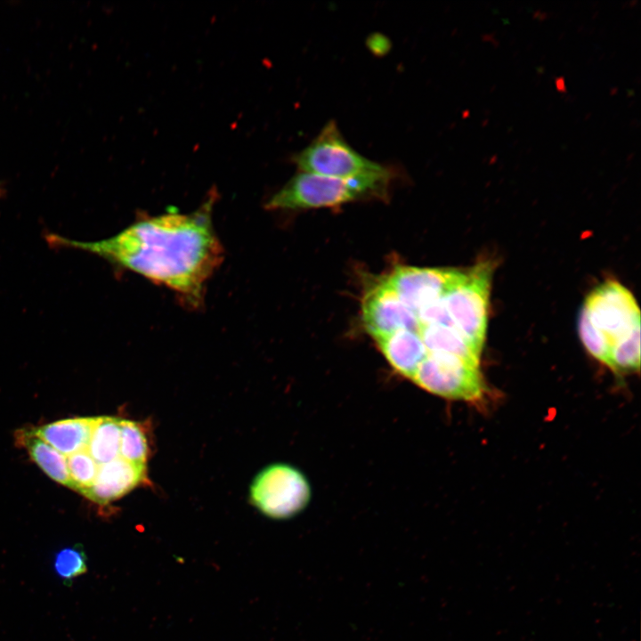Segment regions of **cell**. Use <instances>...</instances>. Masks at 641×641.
<instances>
[{
  "label": "cell",
  "mask_w": 641,
  "mask_h": 641,
  "mask_svg": "<svg viewBox=\"0 0 641 641\" xmlns=\"http://www.w3.org/2000/svg\"><path fill=\"white\" fill-rule=\"evenodd\" d=\"M582 308L593 324L606 336L611 346L640 324V311L635 297L615 280H607L594 288Z\"/></svg>",
  "instance_id": "cell-8"
},
{
  "label": "cell",
  "mask_w": 641,
  "mask_h": 641,
  "mask_svg": "<svg viewBox=\"0 0 641 641\" xmlns=\"http://www.w3.org/2000/svg\"><path fill=\"white\" fill-rule=\"evenodd\" d=\"M213 188L194 212L142 215L118 233L97 241H77L49 234L52 244L96 255L171 289L187 307L204 301L206 285L223 260L212 211L217 199Z\"/></svg>",
  "instance_id": "cell-1"
},
{
  "label": "cell",
  "mask_w": 641,
  "mask_h": 641,
  "mask_svg": "<svg viewBox=\"0 0 641 641\" xmlns=\"http://www.w3.org/2000/svg\"><path fill=\"white\" fill-rule=\"evenodd\" d=\"M375 341L390 366L407 378L413 377L428 354L418 330L402 329Z\"/></svg>",
  "instance_id": "cell-11"
},
{
  "label": "cell",
  "mask_w": 641,
  "mask_h": 641,
  "mask_svg": "<svg viewBox=\"0 0 641 641\" xmlns=\"http://www.w3.org/2000/svg\"><path fill=\"white\" fill-rule=\"evenodd\" d=\"M579 333L588 352L601 362L608 365L611 344L606 336L588 318L582 308L579 318Z\"/></svg>",
  "instance_id": "cell-18"
},
{
  "label": "cell",
  "mask_w": 641,
  "mask_h": 641,
  "mask_svg": "<svg viewBox=\"0 0 641 641\" xmlns=\"http://www.w3.org/2000/svg\"><path fill=\"white\" fill-rule=\"evenodd\" d=\"M494 264L483 261L466 272L465 279L443 298L454 328L482 353Z\"/></svg>",
  "instance_id": "cell-4"
},
{
  "label": "cell",
  "mask_w": 641,
  "mask_h": 641,
  "mask_svg": "<svg viewBox=\"0 0 641 641\" xmlns=\"http://www.w3.org/2000/svg\"><path fill=\"white\" fill-rule=\"evenodd\" d=\"M54 569L61 578L71 580L86 572L85 556L77 548H63L55 556Z\"/></svg>",
  "instance_id": "cell-20"
},
{
  "label": "cell",
  "mask_w": 641,
  "mask_h": 641,
  "mask_svg": "<svg viewBox=\"0 0 641 641\" xmlns=\"http://www.w3.org/2000/svg\"><path fill=\"white\" fill-rule=\"evenodd\" d=\"M292 162L300 172L351 179L385 171L389 166L360 154L345 139L335 121L328 122Z\"/></svg>",
  "instance_id": "cell-3"
},
{
  "label": "cell",
  "mask_w": 641,
  "mask_h": 641,
  "mask_svg": "<svg viewBox=\"0 0 641 641\" xmlns=\"http://www.w3.org/2000/svg\"><path fill=\"white\" fill-rule=\"evenodd\" d=\"M150 447L141 423L120 419L119 457L135 464L146 465Z\"/></svg>",
  "instance_id": "cell-17"
},
{
  "label": "cell",
  "mask_w": 641,
  "mask_h": 641,
  "mask_svg": "<svg viewBox=\"0 0 641 641\" xmlns=\"http://www.w3.org/2000/svg\"><path fill=\"white\" fill-rule=\"evenodd\" d=\"M67 466L72 483L71 489L80 493L92 485L99 467L87 450L68 456Z\"/></svg>",
  "instance_id": "cell-19"
},
{
  "label": "cell",
  "mask_w": 641,
  "mask_h": 641,
  "mask_svg": "<svg viewBox=\"0 0 641 641\" xmlns=\"http://www.w3.org/2000/svg\"><path fill=\"white\" fill-rule=\"evenodd\" d=\"M395 170L344 179L300 172L274 193L265 204L269 210H299L337 207L345 203L385 199Z\"/></svg>",
  "instance_id": "cell-2"
},
{
  "label": "cell",
  "mask_w": 641,
  "mask_h": 641,
  "mask_svg": "<svg viewBox=\"0 0 641 641\" xmlns=\"http://www.w3.org/2000/svg\"><path fill=\"white\" fill-rule=\"evenodd\" d=\"M312 498L306 476L286 463L264 467L250 486V499L264 515L272 519H288L302 512Z\"/></svg>",
  "instance_id": "cell-5"
},
{
  "label": "cell",
  "mask_w": 641,
  "mask_h": 641,
  "mask_svg": "<svg viewBox=\"0 0 641 641\" xmlns=\"http://www.w3.org/2000/svg\"><path fill=\"white\" fill-rule=\"evenodd\" d=\"M120 418L98 417L87 451L98 465L119 457Z\"/></svg>",
  "instance_id": "cell-15"
},
{
  "label": "cell",
  "mask_w": 641,
  "mask_h": 641,
  "mask_svg": "<svg viewBox=\"0 0 641 641\" xmlns=\"http://www.w3.org/2000/svg\"><path fill=\"white\" fill-rule=\"evenodd\" d=\"M428 353L450 354L479 366V353L455 328L422 325L418 329Z\"/></svg>",
  "instance_id": "cell-14"
},
{
  "label": "cell",
  "mask_w": 641,
  "mask_h": 641,
  "mask_svg": "<svg viewBox=\"0 0 641 641\" xmlns=\"http://www.w3.org/2000/svg\"><path fill=\"white\" fill-rule=\"evenodd\" d=\"M411 380L446 399L477 401L485 393L479 366L450 354L428 353Z\"/></svg>",
  "instance_id": "cell-6"
},
{
  "label": "cell",
  "mask_w": 641,
  "mask_h": 641,
  "mask_svg": "<svg viewBox=\"0 0 641 641\" xmlns=\"http://www.w3.org/2000/svg\"><path fill=\"white\" fill-rule=\"evenodd\" d=\"M465 277L466 272L455 269L399 265L384 279L417 315L423 308L442 299Z\"/></svg>",
  "instance_id": "cell-7"
},
{
  "label": "cell",
  "mask_w": 641,
  "mask_h": 641,
  "mask_svg": "<svg viewBox=\"0 0 641 641\" xmlns=\"http://www.w3.org/2000/svg\"><path fill=\"white\" fill-rule=\"evenodd\" d=\"M608 366L619 372L639 370L640 324L612 345Z\"/></svg>",
  "instance_id": "cell-16"
},
{
  "label": "cell",
  "mask_w": 641,
  "mask_h": 641,
  "mask_svg": "<svg viewBox=\"0 0 641 641\" xmlns=\"http://www.w3.org/2000/svg\"><path fill=\"white\" fill-rule=\"evenodd\" d=\"M98 417L74 418L31 428L40 439L65 456L87 450Z\"/></svg>",
  "instance_id": "cell-12"
},
{
  "label": "cell",
  "mask_w": 641,
  "mask_h": 641,
  "mask_svg": "<svg viewBox=\"0 0 641 641\" xmlns=\"http://www.w3.org/2000/svg\"><path fill=\"white\" fill-rule=\"evenodd\" d=\"M146 465L129 462L121 457L99 465L92 485L83 491L87 499L105 505L125 496L147 479Z\"/></svg>",
  "instance_id": "cell-10"
},
{
  "label": "cell",
  "mask_w": 641,
  "mask_h": 641,
  "mask_svg": "<svg viewBox=\"0 0 641 641\" xmlns=\"http://www.w3.org/2000/svg\"><path fill=\"white\" fill-rule=\"evenodd\" d=\"M556 89L561 93H566V85L564 77H557L555 79Z\"/></svg>",
  "instance_id": "cell-21"
},
{
  "label": "cell",
  "mask_w": 641,
  "mask_h": 641,
  "mask_svg": "<svg viewBox=\"0 0 641 641\" xmlns=\"http://www.w3.org/2000/svg\"><path fill=\"white\" fill-rule=\"evenodd\" d=\"M16 442L26 449L31 459L53 480L72 488L67 457L37 437L30 429L15 433Z\"/></svg>",
  "instance_id": "cell-13"
},
{
  "label": "cell",
  "mask_w": 641,
  "mask_h": 641,
  "mask_svg": "<svg viewBox=\"0 0 641 641\" xmlns=\"http://www.w3.org/2000/svg\"><path fill=\"white\" fill-rule=\"evenodd\" d=\"M362 320L375 339L402 329L418 330L417 315L396 295L385 279L365 293L361 304Z\"/></svg>",
  "instance_id": "cell-9"
},
{
  "label": "cell",
  "mask_w": 641,
  "mask_h": 641,
  "mask_svg": "<svg viewBox=\"0 0 641 641\" xmlns=\"http://www.w3.org/2000/svg\"><path fill=\"white\" fill-rule=\"evenodd\" d=\"M2 192H3V189H2V186L0 185V195Z\"/></svg>",
  "instance_id": "cell-22"
}]
</instances>
